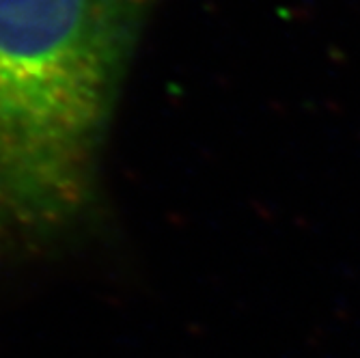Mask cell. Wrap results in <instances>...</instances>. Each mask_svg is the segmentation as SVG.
Listing matches in <instances>:
<instances>
[{
	"mask_svg": "<svg viewBox=\"0 0 360 358\" xmlns=\"http://www.w3.org/2000/svg\"><path fill=\"white\" fill-rule=\"evenodd\" d=\"M155 0H0V242L74 222L95 194L121 80Z\"/></svg>",
	"mask_w": 360,
	"mask_h": 358,
	"instance_id": "cell-1",
	"label": "cell"
}]
</instances>
